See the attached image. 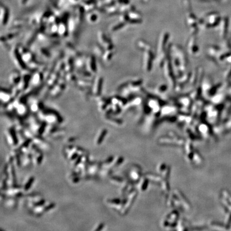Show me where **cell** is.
Returning <instances> with one entry per match:
<instances>
[{
  "label": "cell",
  "instance_id": "obj_6",
  "mask_svg": "<svg viewBox=\"0 0 231 231\" xmlns=\"http://www.w3.org/2000/svg\"><path fill=\"white\" fill-rule=\"evenodd\" d=\"M103 226V225H102V224H101V226H100V228H97V229L96 230H97V231L99 230H99H101V228H102V226Z\"/></svg>",
  "mask_w": 231,
  "mask_h": 231
},
{
  "label": "cell",
  "instance_id": "obj_1",
  "mask_svg": "<svg viewBox=\"0 0 231 231\" xmlns=\"http://www.w3.org/2000/svg\"><path fill=\"white\" fill-rule=\"evenodd\" d=\"M106 134H107V131H106V130H104V131L102 132V133L101 134L99 138L98 139L97 144L100 145V144L102 143V142L103 140L104 139V136H105V135H106Z\"/></svg>",
  "mask_w": 231,
  "mask_h": 231
},
{
  "label": "cell",
  "instance_id": "obj_2",
  "mask_svg": "<svg viewBox=\"0 0 231 231\" xmlns=\"http://www.w3.org/2000/svg\"><path fill=\"white\" fill-rule=\"evenodd\" d=\"M33 181H34V178L33 177L31 178L30 179H29L28 181L27 182V184H26V185H25V191H27V190H28L29 188H30V187L31 186L32 184Z\"/></svg>",
  "mask_w": 231,
  "mask_h": 231
},
{
  "label": "cell",
  "instance_id": "obj_4",
  "mask_svg": "<svg viewBox=\"0 0 231 231\" xmlns=\"http://www.w3.org/2000/svg\"><path fill=\"white\" fill-rule=\"evenodd\" d=\"M45 126H46V124L45 123L44 124H43L40 127V129H39V134H41L43 133V132H44V130H45Z\"/></svg>",
  "mask_w": 231,
  "mask_h": 231
},
{
  "label": "cell",
  "instance_id": "obj_5",
  "mask_svg": "<svg viewBox=\"0 0 231 231\" xmlns=\"http://www.w3.org/2000/svg\"><path fill=\"white\" fill-rule=\"evenodd\" d=\"M54 207V205L53 204H51L49 205V206L45 208V210H49L50 209H51V208H53Z\"/></svg>",
  "mask_w": 231,
  "mask_h": 231
},
{
  "label": "cell",
  "instance_id": "obj_3",
  "mask_svg": "<svg viewBox=\"0 0 231 231\" xmlns=\"http://www.w3.org/2000/svg\"><path fill=\"white\" fill-rule=\"evenodd\" d=\"M11 135H12V138H13V141H14L15 144L16 145V144H17V143H18V140H17V139L16 135V134H15V131H13V130H12V131H11Z\"/></svg>",
  "mask_w": 231,
  "mask_h": 231
}]
</instances>
